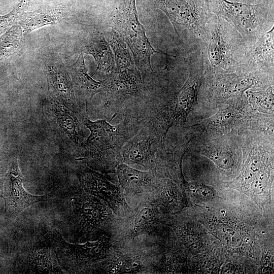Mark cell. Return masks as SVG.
<instances>
[{"mask_svg": "<svg viewBox=\"0 0 274 274\" xmlns=\"http://www.w3.org/2000/svg\"><path fill=\"white\" fill-rule=\"evenodd\" d=\"M149 131H142L126 141L121 149L123 163L151 170L153 164L154 138Z\"/></svg>", "mask_w": 274, "mask_h": 274, "instance_id": "cell-12", "label": "cell"}, {"mask_svg": "<svg viewBox=\"0 0 274 274\" xmlns=\"http://www.w3.org/2000/svg\"><path fill=\"white\" fill-rule=\"evenodd\" d=\"M9 176L11 191L10 196L5 198V213L8 216L15 218L25 209L47 200V195H33L24 189L23 177L19 169L17 159L12 162Z\"/></svg>", "mask_w": 274, "mask_h": 274, "instance_id": "cell-11", "label": "cell"}, {"mask_svg": "<svg viewBox=\"0 0 274 274\" xmlns=\"http://www.w3.org/2000/svg\"><path fill=\"white\" fill-rule=\"evenodd\" d=\"M273 86H269L266 90L259 92H247L250 100L261 108H271L273 101Z\"/></svg>", "mask_w": 274, "mask_h": 274, "instance_id": "cell-26", "label": "cell"}, {"mask_svg": "<svg viewBox=\"0 0 274 274\" xmlns=\"http://www.w3.org/2000/svg\"><path fill=\"white\" fill-rule=\"evenodd\" d=\"M4 181V178L3 177L0 176V197H3V186Z\"/></svg>", "mask_w": 274, "mask_h": 274, "instance_id": "cell-29", "label": "cell"}, {"mask_svg": "<svg viewBox=\"0 0 274 274\" xmlns=\"http://www.w3.org/2000/svg\"><path fill=\"white\" fill-rule=\"evenodd\" d=\"M211 12L232 26L246 44L254 43L273 26V0L248 4L228 0H207Z\"/></svg>", "mask_w": 274, "mask_h": 274, "instance_id": "cell-3", "label": "cell"}, {"mask_svg": "<svg viewBox=\"0 0 274 274\" xmlns=\"http://www.w3.org/2000/svg\"><path fill=\"white\" fill-rule=\"evenodd\" d=\"M199 150H201L203 155L208 157L218 166L222 168L228 169L233 165V160L231 155L224 150L207 147Z\"/></svg>", "mask_w": 274, "mask_h": 274, "instance_id": "cell-25", "label": "cell"}, {"mask_svg": "<svg viewBox=\"0 0 274 274\" xmlns=\"http://www.w3.org/2000/svg\"><path fill=\"white\" fill-rule=\"evenodd\" d=\"M241 66L249 70L273 74V26L254 43L246 44Z\"/></svg>", "mask_w": 274, "mask_h": 274, "instance_id": "cell-10", "label": "cell"}, {"mask_svg": "<svg viewBox=\"0 0 274 274\" xmlns=\"http://www.w3.org/2000/svg\"><path fill=\"white\" fill-rule=\"evenodd\" d=\"M90 135L82 145V160L94 170L104 174L115 173L120 164L121 149L128 136L127 123L112 126L105 120L92 121L85 119Z\"/></svg>", "mask_w": 274, "mask_h": 274, "instance_id": "cell-1", "label": "cell"}, {"mask_svg": "<svg viewBox=\"0 0 274 274\" xmlns=\"http://www.w3.org/2000/svg\"><path fill=\"white\" fill-rule=\"evenodd\" d=\"M143 268L139 257L122 255L100 262L95 271L101 273H136Z\"/></svg>", "mask_w": 274, "mask_h": 274, "instance_id": "cell-21", "label": "cell"}, {"mask_svg": "<svg viewBox=\"0 0 274 274\" xmlns=\"http://www.w3.org/2000/svg\"><path fill=\"white\" fill-rule=\"evenodd\" d=\"M273 74L246 69L242 66L231 73H215L210 76L209 96L216 100L238 98L252 87L273 85Z\"/></svg>", "mask_w": 274, "mask_h": 274, "instance_id": "cell-7", "label": "cell"}, {"mask_svg": "<svg viewBox=\"0 0 274 274\" xmlns=\"http://www.w3.org/2000/svg\"><path fill=\"white\" fill-rule=\"evenodd\" d=\"M246 46L240 33L214 14L207 25L205 43L200 49L210 72L224 73L240 68Z\"/></svg>", "mask_w": 274, "mask_h": 274, "instance_id": "cell-2", "label": "cell"}, {"mask_svg": "<svg viewBox=\"0 0 274 274\" xmlns=\"http://www.w3.org/2000/svg\"><path fill=\"white\" fill-rule=\"evenodd\" d=\"M60 19L59 15L35 12L22 19L20 22L23 31L29 32L41 27L55 24Z\"/></svg>", "mask_w": 274, "mask_h": 274, "instance_id": "cell-23", "label": "cell"}, {"mask_svg": "<svg viewBox=\"0 0 274 274\" xmlns=\"http://www.w3.org/2000/svg\"><path fill=\"white\" fill-rule=\"evenodd\" d=\"M29 273H56L61 271L53 248L43 244L34 248L30 254Z\"/></svg>", "mask_w": 274, "mask_h": 274, "instance_id": "cell-19", "label": "cell"}, {"mask_svg": "<svg viewBox=\"0 0 274 274\" xmlns=\"http://www.w3.org/2000/svg\"><path fill=\"white\" fill-rule=\"evenodd\" d=\"M113 21L115 29L131 50L136 68L142 77L154 72L150 59L154 53L176 57L152 46L144 27L139 20L135 0H121L116 8Z\"/></svg>", "mask_w": 274, "mask_h": 274, "instance_id": "cell-5", "label": "cell"}, {"mask_svg": "<svg viewBox=\"0 0 274 274\" xmlns=\"http://www.w3.org/2000/svg\"><path fill=\"white\" fill-rule=\"evenodd\" d=\"M268 181V176L265 173L259 174L253 180L252 187L257 193L262 192L265 189Z\"/></svg>", "mask_w": 274, "mask_h": 274, "instance_id": "cell-28", "label": "cell"}, {"mask_svg": "<svg viewBox=\"0 0 274 274\" xmlns=\"http://www.w3.org/2000/svg\"><path fill=\"white\" fill-rule=\"evenodd\" d=\"M66 69L71 76L74 86L83 95L86 106L95 94L106 91V79L96 81L88 74L82 53H80L76 61L67 66Z\"/></svg>", "mask_w": 274, "mask_h": 274, "instance_id": "cell-15", "label": "cell"}, {"mask_svg": "<svg viewBox=\"0 0 274 274\" xmlns=\"http://www.w3.org/2000/svg\"><path fill=\"white\" fill-rule=\"evenodd\" d=\"M115 172L122 189L128 194L150 193L155 188L156 179L151 170H139L126 164L120 163Z\"/></svg>", "mask_w": 274, "mask_h": 274, "instance_id": "cell-14", "label": "cell"}, {"mask_svg": "<svg viewBox=\"0 0 274 274\" xmlns=\"http://www.w3.org/2000/svg\"><path fill=\"white\" fill-rule=\"evenodd\" d=\"M106 174L86 168L79 174L84 191L103 201L116 215L125 214L130 209L121 189L110 182Z\"/></svg>", "mask_w": 274, "mask_h": 274, "instance_id": "cell-9", "label": "cell"}, {"mask_svg": "<svg viewBox=\"0 0 274 274\" xmlns=\"http://www.w3.org/2000/svg\"><path fill=\"white\" fill-rule=\"evenodd\" d=\"M142 78L136 68L114 70L105 79L106 91L116 94L134 95L138 92Z\"/></svg>", "mask_w": 274, "mask_h": 274, "instance_id": "cell-18", "label": "cell"}, {"mask_svg": "<svg viewBox=\"0 0 274 274\" xmlns=\"http://www.w3.org/2000/svg\"><path fill=\"white\" fill-rule=\"evenodd\" d=\"M22 32L21 27L15 26L0 39V57L9 55L18 48Z\"/></svg>", "mask_w": 274, "mask_h": 274, "instance_id": "cell-24", "label": "cell"}, {"mask_svg": "<svg viewBox=\"0 0 274 274\" xmlns=\"http://www.w3.org/2000/svg\"><path fill=\"white\" fill-rule=\"evenodd\" d=\"M51 238L60 262L72 270L107 258L112 247L110 235L106 232L100 233L94 241L82 244L69 243L58 233L53 234Z\"/></svg>", "mask_w": 274, "mask_h": 274, "instance_id": "cell-6", "label": "cell"}, {"mask_svg": "<svg viewBox=\"0 0 274 274\" xmlns=\"http://www.w3.org/2000/svg\"><path fill=\"white\" fill-rule=\"evenodd\" d=\"M46 74L51 96L68 109L77 111L78 107L73 82L64 67L55 63L46 64Z\"/></svg>", "mask_w": 274, "mask_h": 274, "instance_id": "cell-13", "label": "cell"}, {"mask_svg": "<svg viewBox=\"0 0 274 274\" xmlns=\"http://www.w3.org/2000/svg\"><path fill=\"white\" fill-rule=\"evenodd\" d=\"M262 1L263 0H243L242 2L248 4H255Z\"/></svg>", "mask_w": 274, "mask_h": 274, "instance_id": "cell-30", "label": "cell"}, {"mask_svg": "<svg viewBox=\"0 0 274 274\" xmlns=\"http://www.w3.org/2000/svg\"><path fill=\"white\" fill-rule=\"evenodd\" d=\"M125 221L123 233L127 238H133L143 232L150 231V227L156 220L155 209L153 203L147 200L143 201L131 211Z\"/></svg>", "mask_w": 274, "mask_h": 274, "instance_id": "cell-16", "label": "cell"}, {"mask_svg": "<svg viewBox=\"0 0 274 274\" xmlns=\"http://www.w3.org/2000/svg\"><path fill=\"white\" fill-rule=\"evenodd\" d=\"M84 191L72 198L75 229L83 235L92 231L104 232V229L110 226L112 210L103 201Z\"/></svg>", "mask_w": 274, "mask_h": 274, "instance_id": "cell-8", "label": "cell"}, {"mask_svg": "<svg viewBox=\"0 0 274 274\" xmlns=\"http://www.w3.org/2000/svg\"><path fill=\"white\" fill-rule=\"evenodd\" d=\"M234 113L231 109H225L219 112L208 121L211 126H220L230 122L234 117Z\"/></svg>", "mask_w": 274, "mask_h": 274, "instance_id": "cell-27", "label": "cell"}, {"mask_svg": "<svg viewBox=\"0 0 274 274\" xmlns=\"http://www.w3.org/2000/svg\"><path fill=\"white\" fill-rule=\"evenodd\" d=\"M167 17L179 38L192 41L196 48L204 45L209 21L214 15L207 0H151Z\"/></svg>", "mask_w": 274, "mask_h": 274, "instance_id": "cell-4", "label": "cell"}, {"mask_svg": "<svg viewBox=\"0 0 274 274\" xmlns=\"http://www.w3.org/2000/svg\"><path fill=\"white\" fill-rule=\"evenodd\" d=\"M83 42L84 52L93 56L97 64V70L107 73L113 70L115 64L113 54L109 43L101 32H90Z\"/></svg>", "mask_w": 274, "mask_h": 274, "instance_id": "cell-17", "label": "cell"}, {"mask_svg": "<svg viewBox=\"0 0 274 274\" xmlns=\"http://www.w3.org/2000/svg\"><path fill=\"white\" fill-rule=\"evenodd\" d=\"M52 98V110L57 122L71 141L77 145L81 134L78 120L74 112L56 98Z\"/></svg>", "mask_w": 274, "mask_h": 274, "instance_id": "cell-20", "label": "cell"}, {"mask_svg": "<svg viewBox=\"0 0 274 274\" xmlns=\"http://www.w3.org/2000/svg\"><path fill=\"white\" fill-rule=\"evenodd\" d=\"M236 2H242L243 0H235Z\"/></svg>", "mask_w": 274, "mask_h": 274, "instance_id": "cell-31", "label": "cell"}, {"mask_svg": "<svg viewBox=\"0 0 274 274\" xmlns=\"http://www.w3.org/2000/svg\"><path fill=\"white\" fill-rule=\"evenodd\" d=\"M109 41L114 52L116 67L115 70H123L130 68L132 61L125 45L115 30L108 36Z\"/></svg>", "mask_w": 274, "mask_h": 274, "instance_id": "cell-22", "label": "cell"}]
</instances>
